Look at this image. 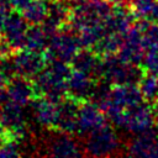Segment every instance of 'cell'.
Returning a JSON list of instances; mask_svg holds the SVG:
<instances>
[{
    "instance_id": "cell-1",
    "label": "cell",
    "mask_w": 158,
    "mask_h": 158,
    "mask_svg": "<svg viewBox=\"0 0 158 158\" xmlns=\"http://www.w3.org/2000/svg\"><path fill=\"white\" fill-rule=\"evenodd\" d=\"M41 158H86L83 139L75 133L43 130L37 135Z\"/></svg>"
},
{
    "instance_id": "cell-2",
    "label": "cell",
    "mask_w": 158,
    "mask_h": 158,
    "mask_svg": "<svg viewBox=\"0 0 158 158\" xmlns=\"http://www.w3.org/2000/svg\"><path fill=\"white\" fill-rule=\"evenodd\" d=\"M72 72V65L67 62L51 59L47 67L32 79L36 95L60 101L68 95L67 80Z\"/></svg>"
},
{
    "instance_id": "cell-3",
    "label": "cell",
    "mask_w": 158,
    "mask_h": 158,
    "mask_svg": "<svg viewBox=\"0 0 158 158\" xmlns=\"http://www.w3.org/2000/svg\"><path fill=\"white\" fill-rule=\"evenodd\" d=\"M144 70L141 65H133L122 60L118 54L105 56L101 59L99 79L109 81L111 85L136 84L141 81Z\"/></svg>"
},
{
    "instance_id": "cell-4",
    "label": "cell",
    "mask_w": 158,
    "mask_h": 158,
    "mask_svg": "<svg viewBox=\"0 0 158 158\" xmlns=\"http://www.w3.org/2000/svg\"><path fill=\"white\" fill-rule=\"evenodd\" d=\"M86 158H109L120 153L121 139L114 127L105 123L83 138Z\"/></svg>"
},
{
    "instance_id": "cell-5",
    "label": "cell",
    "mask_w": 158,
    "mask_h": 158,
    "mask_svg": "<svg viewBox=\"0 0 158 158\" xmlns=\"http://www.w3.org/2000/svg\"><path fill=\"white\" fill-rule=\"evenodd\" d=\"M81 44L78 37V33L70 27V25L57 33H54L51 40L49 44L46 49V56L48 60L58 59L70 64L74 56L81 49Z\"/></svg>"
},
{
    "instance_id": "cell-6",
    "label": "cell",
    "mask_w": 158,
    "mask_h": 158,
    "mask_svg": "<svg viewBox=\"0 0 158 158\" xmlns=\"http://www.w3.org/2000/svg\"><path fill=\"white\" fill-rule=\"evenodd\" d=\"M0 123L9 131L14 141H21L31 132L27 128V116L23 106L11 100L0 105Z\"/></svg>"
},
{
    "instance_id": "cell-7",
    "label": "cell",
    "mask_w": 158,
    "mask_h": 158,
    "mask_svg": "<svg viewBox=\"0 0 158 158\" xmlns=\"http://www.w3.org/2000/svg\"><path fill=\"white\" fill-rule=\"evenodd\" d=\"M154 126L156 117L153 114V109L144 101L125 110L121 128L126 130L127 132L132 135H142L153 131Z\"/></svg>"
},
{
    "instance_id": "cell-8",
    "label": "cell",
    "mask_w": 158,
    "mask_h": 158,
    "mask_svg": "<svg viewBox=\"0 0 158 158\" xmlns=\"http://www.w3.org/2000/svg\"><path fill=\"white\" fill-rule=\"evenodd\" d=\"M11 58L16 75L28 79L36 78L48 64L46 52H37L27 48L15 51Z\"/></svg>"
},
{
    "instance_id": "cell-9",
    "label": "cell",
    "mask_w": 158,
    "mask_h": 158,
    "mask_svg": "<svg viewBox=\"0 0 158 158\" xmlns=\"http://www.w3.org/2000/svg\"><path fill=\"white\" fill-rule=\"evenodd\" d=\"M73 0H49L48 14L42 23L46 32L52 37L70 23Z\"/></svg>"
},
{
    "instance_id": "cell-10",
    "label": "cell",
    "mask_w": 158,
    "mask_h": 158,
    "mask_svg": "<svg viewBox=\"0 0 158 158\" xmlns=\"http://www.w3.org/2000/svg\"><path fill=\"white\" fill-rule=\"evenodd\" d=\"M28 27L30 23L26 21L23 15L20 11L14 10L5 20L0 35L11 44L15 51H19L25 48V40Z\"/></svg>"
},
{
    "instance_id": "cell-11",
    "label": "cell",
    "mask_w": 158,
    "mask_h": 158,
    "mask_svg": "<svg viewBox=\"0 0 158 158\" xmlns=\"http://www.w3.org/2000/svg\"><path fill=\"white\" fill-rule=\"evenodd\" d=\"M144 53H146V48L143 46L142 31L136 25V21H135L133 26L126 32L123 43L117 54L126 63H130L133 65H141Z\"/></svg>"
},
{
    "instance_id": "cell-12",
    "label": "cell",
    "mask_w": 158,
    "mask_h": 158,
    "mask_svg": "<svg viewBox=\"0 0 158 158\" xmlns=\"http://www.w3.org/2000/svg\"><path fill=\"white\" fill-rule=\"evenodd\" d=\"M58 102L44 96H37L31 102L32 120L42 130H52L56 127L58 116Z\"/></svg>"
},
{
    "instance_id": "cell-13",
    "label": "cell",
    "mask_w": 158,
    "mask_h": 158,
    "mask_svg": "<svg viewBox=\"0 0 158 158\" xmlns=\"http://www.w3.org/2000/svg\"><path fill=\"white\" fill-rule=\"evenodd\" d=\"M81 101L67 95L58 102V116L54 130L69 133H78L79 109Z\"/></svg>"
},
{
    "instance_id": "cell-14",
    "label": "cell",
    "mask_w": 158,
    "mask_h": 158,
    "mask_svg": "<svg viewBox=\"0 0 158 158\" xmlns=\"http://www.w3.org/2000/svg\"><path fill=\"white\" fill-rule=\"evenodd\" d=\"M105 123H106V115L98 104H95L91 100L81 101L79 109V121H78L79 135L85 136Z\"/></svg>"
},
{
    "instance_id": "cell-15",
    "label": "cell",
    "mask_w": 158,
    "mask_h": 158,
    "mask_svg": "<svg viewBox=\"0 0 158 158\" xmlns=\"http://www.w3.org/2000/svg\"><path fill=\"white\" fill-rule=\"evenodd\" d=\"M126 158H158V137L151 131L136 135L126 147Z\"/></svg>"
},
{
    "instance_id": "cell-16",
    "label": "cell",
    "mask_w": 158,
    "mask_h": 158,
    "mask_svg": "<svg viewBox=\"0 0 158 158\" xmlns=\"http://www.w3.org/2000/svg\"><path fill=\"white\" fill-rule=\"evenodd\" d=\"M98 80L99 79L94 78L93 75L72 69L67 80L68 95L79 101L90 100Z\"/></svg>"
},
{
    "instance_id": "cell-17",
    "label": "cell",
    "mask_w": 158,
    "mask_h": 158,
    "mask_svg": "<svg viewBox=\"0 0 158 158\" xmlns=\"http://www.w3.org/2000/svg\"><path fill=\"white\" fill-rule=\"evenodd\" d=\"M143 95L139 90V86L136 84H122L112 85L109 101L101 107L104 109L107 105H114L121 109H130L141 102H143Z\"/></svg>"
},
{
    "instance_id": "cell-18",
    "label": "cell",
    "mask_w": 158,
    "mask_h": 158,
    "mask_svg": "<svg viewBox=\"0 0 158 158\" xmlns=\"http://www.w3.org/2000/svg\"><path fill=\"white\" fill-rule=\"evenodd\" d=\"M6 94L9 100L15 101L22 106L30 105V102L37 98L32 79L15 75L11 78L6 86Z\"/></svg>"
},
{
    "instance_id": "cell-19",
    "label": "cell",
    "mask_w": 158,
    "mask_h": 158,
    "mask_svg": "<svg viewBox=\"0 0 158 158\" xmlns=\"http://www.w3.org/2000/svg\"><path fill=\"white\" fill-rule=\"evenodd\" d=\"M101 59L102 57L98 54L93 48H81L72 59L70 65L74 70L86 73L99 79Z\"/></svg>"
},
{
    "instance_id": "cell-20",
    "label": "cell",
    "mask_w": 158,
    "mask_h": 158,
    "mask_svg": "<svg viewBox=\"0 0 158 158\" xmlns=\"http://www.w3.org/2000/svg\"><path fill=\"white\" fill-rule=\"evenodd\" d=\"M133 12L127 7L114 6L112 12L105 22V35L106 33H122L125 35L135 23Z\"/></svg>"
},
{
    "instance_id": "cell-21",
    "label": "cell",
    "mask_w": 158,
    "mask_h": 158,
    "mask_svg": "<svg viewBox=\"0 0 158 158\" xmlns=\"http://www.w3.org/2000/svg\"><path fill=\"white\" fill-rule=\"evenodd\" d=\"M51 36L46 32L42 25H30L26 40H25V48L37 51V52H46L49 44Z\"/></svg>"
},
{
    "instance_id": "cell-22",
    "label": "cell",
    "mask_w": 158,
    "mask_h": 158,
    "mask_svg": "<svg viewBox=\"0 0 158 158\" xmlns=\"http://www.w3.org/2000/svg\"><path fill=\"white\" fill-rule=\"evenodd\" d=\"M130 7L137 19L158 23V0H132Z\"/></svg>"
},
{
    "instance_id": "cell-23",
    "label": "cell",
    "mask_w": 158,
    "mask_h": 158,
    "mask_svg": "<svg viewBox=\"0 0 158 158\" xmlns=\"http://www.w3.org/2000/svg\"><path fill=\"white\" fill-rule=\"evenodd\" d=\"M125 35H122V33H106L93 47V49L98 54H100L101 57L117 54L120 48H121V46H122V43H123Z\"/></svg>"
},
{
    "instance_id": "cell-24",
    "label": "cell",
    "mask_w": 158,
    "mask_h": 158,
    "mask_svg": "<svg viewBox=\"0 0 158 158\" xmlns=\"http://www.w3.org/2000/svg\"><path fill=\"white\" fill-rule=\"evenodd\" d=\"M49 0H33L21 14L30 25H42L48 14Z\"/></svg>"
},
{
    "instance_id": "cell-25",
    "label": "cell",
    "mask_w": 158,
    "mask_h": 158,
    "mask_svg": "<svg viewBox=\"0 0 158 158\" xmlns=\"http://www.w3.org/2000/svg\"><path fill=\"white\" fill-rule=\"evenodd\" d=\"M138 86L146 102H154L158 99V75L144 73Z\"/></svg>"
},
{
    "instance_id": "cell-26",
    "label": "cell",
    "mask_w": 158,
    "mask_h": 158,
    "mask_svg": "<svg viewBox=\"0 0 158 158\" xmlns=\"http://www.w3.org/2000/svg\"><path fill=\"white\" fill-rule=\"evenodd\" d=\"M141 67L144 70V73L158 75V49L146 51Z\"/></svg>"
},
{
    "instance_id": "cell-27",
    "label": "cell",
    "mask_w": 158,
    "mask_h": 158,
    "mask_svg": "<svg viewBox=\"0 0 158 158\" xmlns=\"http://www.w3.org/2000/svg\"><path fill=\"white\" fill-rule=\"evenodd\" d=\"M0 158H23V156L17 142L12 139L0 147Z\"/></svg>"
},
{
    "instance_id": "cell-28",
    "label": "cell",
    "mask_w": 158,
    "mask_h": 158,
    "mask_svg": "<svg viewBox=\"0 0 158 158\" xmlns=\"http://www.w3.org/2000/svg\"><path fill=\"white\" fill-rule=\"evenodd\" d=\"M12 141L11 135L9 133V131L0 123V147H2L4 144H6L7 142Z\"/></svg>"
},
{
    "instance_id": "cell-29",
    "label": "cell",
    "mask_w": 158,
    "mask_h": 158,
    "mask_svg": "<svg viewBox=\"0 0 158 158\" xmlns=\"http://www.w3.org/2000/svg\"><path fill=\"white\" fill-rule=\"evenodd\" d=\"M9 80H10L9 77L0 69V94H2L6 90V86H7Z\"/></svg>"
},
{
    "instance_id": "cell-30",
    "label": "cell",
    "mask_w": 158,
    "mask_h": 158,
    "mask_svg": "<svg viewBox=\"0 0 158 158\" xmlns=\"http://www.w3.org/2000/svg\"><path fill=\"white\" fill-rule=\"evenodd\" d=\"M107 1L116 7H130L132 0H107Z\"/></svg>"
},
{
    "instance_id": "cell-31",
    "label": "cell",
    "mask_w": 158,
    "mask_h": 158,
    "mask_svg": "<svg viewBox=\"0 0 158 158\" xmlns=\"http://www.w3.org/2000/svg\"><path fill=\"white\" fill-rule=\"evenodd\" d=\"M152 109H153V114H154V117H156V127L158 130V99L153 102Z\"/></svg>"
},
{
    "instance_id": "cell-32",
    "label": "cell",
    "mask_w": 158,
    "mask_h": 158,
    "mask_svg": "<svg viewBox=\"0 0 158 158\" xmlns=\"http://www.w3.org/2000/svg\"><path fill=\"white\" fill-rule=\"evenodd\" d=\"M109 158H123L122 156H118V154H116V156H112V157H109Z\"/></svg>"
},
{
    "instance_id": "cell-33",
    "label": "cell",
    "mask_w": 158,
    "mask_h": 158,
    "mask_svg": "<svg viewBox=\"0 0 158 158\" xmlns=\"http://www.w3.org/2000/svg\"><path fill=\"white\" fill-rule=\"evenodd\" d=\"M0 36H1V35H0Z\"/></svg>"
}]
</instances>
